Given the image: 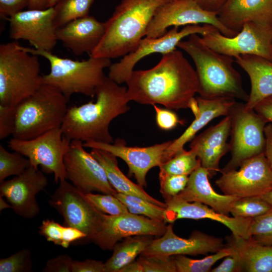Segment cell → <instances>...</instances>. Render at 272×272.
<instances>
[{"label": "cell", "instance_id": "9a60e30c", "mask_svg": "<svg viewBox=\"0 0 272 272\" xmlns=\"http://www.w3.org/2000/svg\"><path fill=\"white\" fill-rule=\"evenodd\" d=\"M83 142L72 140L64 157L67 179L84 194L94 191L114 194L117 192L111 185L105 169L90 153Z\"/></svg>", "mask_w": 272, "mask_h": 272}, {"label": "cell", "instance_id": "4fadbf2b", "mask_svg": "<svg viewBox=\"0 0 272 272\" xmlns=\"http://www.w3.org/2000/svg\"><path fill=\"white\" fill-rule=\"evenodd\" d=\"M199 24L212 25L228 37L237 34L222 24L218 13L204 10L195 0H173L158 10L148 28L146 37H160L170 27Z\"/></svg>", "mask_w": 272, "mask_h": 272}, {"label": "cell", "instance_id": "d4e9b609", "mask_svg": "<svg viewBox=\"0 0 272 272\" xmlns=\"http://www.w3.org/2000/svg\"><path fill=\"white\" fill-rule=\"evenodd\" d=\"M209 176V171L200 165L189 175L185 188L175 197L188 202L203 203L228 215L233 203L239 197L216 192L210 184Z\"/></svg>", "mask_w": 272, "mask_h": 272}, {"label": "cell", "instance_id": "7a4b0ae2", "mask_svg": "<svg viewBox=\"0 0 272 272\" xmlns=\"http://www.w3.org/2000/svg\"><path fill=\"white\" fill-rule=\"evenodd\" d=\"M96 101L69 107L60 127L70 140L112 143L109 132L111 122L129 109L127 88L108 76L96 90Z\"/></svg>", "mask_w": 272, "mask_h": 272}, {"label": "cell", "instance_id": "ac0fdd59", "mask_svg": "<svg viewBox=\"0 0 272 272\" xmlns=\"http://www.w3.org/2000/svg\"><path fill=\"white\" fill-rule=\"evenodd\" d=\"M54 16L53 7L20 12L7 19L9 37L27 40L35 49L51 51L58 41Z\"/></svg>", "mask_w": 272, "mask_h": 272}, {"label": "cell", "instance_id": "5b68a950", "mask_svg": "<svg viewBox=\"0 0 272 272\" xmlns=\"http://www.w3.org/2000/svg\"><path fill=\"white\" fill-rule=\"evenodd\" d=\"M27 51L46 59L50 72L42 76V84L58 89L69 100L75 94L93 97L98 87L104 81V70L112 64L111 59L89 56L87 60H74L60 57L51 51L23 46Z\"/></svg>", "mask_w": 272, "mask_h": 272}, {"label": "cell", "instance_id": "9f6ffc18", "mask_svg": "<svg viewBox=\"0 0 272 272\" xmlns=\"http://www.w3.org/2000/svg\"><path fill=\"white\" fill-rule=\"evenodd\" d=\"M255 240L263 245H272V236H252Z\"/></svg>", "mask_w": 272, "mask_h": 272}, {"label": "cell", "instance_id": "7402d4cb", "mask_svg": "<svg viewBox=\"0 0 272 272\" xmlns=\"http://www.w3.org/2000/svg\"><path fill=\"white\" fill-rule=\"evenodd\" d=\"M230 129V118L227 115L217 124L194 137L190 144V149L196 154L201 166L209 171L210 176L220 172V160L230 150L227 142Z\"/></svg>", "mask_w": 272, "mask_h": 272}, {"label": "cell", "instance_id": "d6a6232c", "mask_svg": "<svg viewBox=\"0 0 272 272\" xmlns=\"http://www.w3.org/2000/svg\"><path fill=\"white\" fill-rule=\"evenodd\" d=\"M232 253L231 248L226 245L219 251L200 259H191L184 255L173 256L177 272H209L216 262Z\"/></svg>", "mask_w": 272, "mask_h": 272}, {"label": "cell", "instance_id": "74e56055", "mask_svg": "<svg viewBox=\"0 0 272 272\" xmlns=\"http://www.w3.org/2000/svg\"><path fill=\"white\" fill-rule=\"evenodd\" d=\"M86 198L99 212L111 216H116L126 213V207L113 194H85Z\"/></svg>", "mask_w": 272, "mask_h": 272}, {"label": "cell", "instance_id": "d6986e66", "mask_svg": "<svg viewBox=\"0 0 272 272\" xmlns=\"http://www.w3.org/2000/svg\"><path fill=\"white\" fill-rule=\"evenodd\" d=\"M48 184L43 172L30 165L21 174L1 182L0 195L6 198L15 214L33 219L40 211L36 195Z\"/></svg>", "mask_w": 272, "mask_h": 272}, {"label": "cell", "instance_id": "f35d334b", "mask_svg": "<svg viewBox=\"0 0 272 272\" xmlns=\"http://www.w3.org/2000/svg\"><path fill=\"white\" fill-rule=\"evenodd\" d=\"M32 267L31 253L28 249H21L0 259V272L30 271Z\"/></svg>", "mask_w": 272, "mask_h": 272}, {"label": "cell", "instance_id": "cb8c5ba5", "mask_svg": "<svg viewBox=\"0 0 272 272\" xmlns=\"http://www.w3.org/2000/svg\"><path fill=\"white\" fill-rule=\"evenodd\" d=\"M218 17L225 27L236 34L249 22L272 27V0H227Z\"/></svg>", "mask_w": 272, "mask_h": 272}, {"label": "cell", "instance_id": "4dcf8cb0", "mask_svg": "<svg viewBox=\"0 0 272 272\" xmlns=\"http://www.w3.org/2000/svg\"><path fill=\"white\" fill-rule=\"evenodd\" d=\"M39 233L48 242L67 248L75 241L87 238L85 233L70 226H63L52 220L46 219L42 221L39 227Z\"/></svg>", "mask_w": 272, "mask_h": 272}, {"label": "cell", "instance_id": "11a10c76", "mask_svg": "<svg viewBox=\"0 0 272 272\" xmlns=\"http://www.w3.org/2000/svg\"><path fill=\"white\" fill-rule=\"evenodd\" d=\"M188 108L190 109L194 117H197L200 114V108L196 98L193 97L189 103Z\"/></svg>", "mask_w": 272, "mask_h": 272}, {"label": "cell", "instance_id": "836d02e7", "mask_svg": "<svg viewBox=\"0 0 272 272\" xmlns=\"http://www.w3.org/2000/svg\"><path fill=\"white\" fill-rule=\"evenodd\" d=\"M130 213L164 221L165 208L139 196L116 192L113 194Z\"/></svg>", "mask_w": 272, "mask_h": 272}, {"label": "cell", "instance_id": "db71d44e", "mask_svg": "<svg viewBox=\"0 0 272 272\" xmlns=\"http://www.w3.org/2000/svg\"><path fill=\"white\" fill-rule=\"evenodd\" d=\"M120 272H143V269L140 262L137 260L124 266Z\"/></svg>", "mask_w": 272, "mask_h": 272}, {"label": "cell", "instance_id": "44dd1931", "mask_svg": "<svg viewBox=\"0 0 272 272\" xmlns=\"http://www.w3.org/2000/svg\"><path fill=\"white\" fill-rule=\"evenodd\" d=\"M166 208L164 221L173 223L181 219L198 220L208 219L226 226L233 236L249 238V229L253 218L230 217L218 213L209 206L198 202H188L173 197L165 200Z\"/></svg>", "mask_w": 272, "mask_h": 272}, {"label": "cell", "instance_id": "e0dca14e", "mask_svg": "<svg viewBox=\"0 0 272 272\" xmlns=\"http://www.w3.org/2000/svg\"><path fill=\"white\" fill-rule=\"evenodd\" d=\"M172 142L146 147H129L123 139L118 138L112 143L88 141L83 144L85 148L104 150L122 159L128 166L129 174L133 175L138 184L144 188L147 185L146 178L149 171L165 162V154Z\"/></svg>", "mask_w": 272, "mask_h": 272}, {"label": "cell", "instance_id": "b9f144b4", "mask_svg": "<svg viewBox=\"0 0 272 272\" xmlns=\"http://www.w3.org/2000/svg\"><path fill=\"white\" fill-rule=\"evenodd\" d=\"M16 126V106L0 104V140L13 134Z\"/></svg>", "mask_w": 272, "mask_h": 272}, {"label": "cell", "instance_id": "7bdbcfd3", "mask_svg": "<svg viewBox=\"0 0 272 272\" xmlns=\"http://www.w3.org/2000/svg\"><path fill=\"white\" fill-rule=\"evenodd\" d=\"M249 234L250 237L272 236V211L252 219Z\"/></svg>", "mask_w": 272, "mask_h": 272}, {"label": "cell", "instance_id": "1f68e13d", "mask_svg": "<svg viewBox=\"0 0 272 272\" xmlns=\"http://www.w3.org/2000/svg\"><path fill=\"white\" fill-rule=\"evenodd\" d=\"M95 0H57L53 6L56 29L77 19L89 15Z\"/></svg>", "mask_w": 272, "mask_h": 272}, {"label": "cell", "instance_id": "680465c9", "mask_svg": "<svg viewBox=\"0 0 272 272\" xmlns=\"http://www.w3.org/2000/svg\"><path fill=\"white\" fill-rule=\"evenodd\" d=\"M261 197L272 206V191L264 194Z\"/></svg>", "mask_w": 272, "mask_h": 272}, {"label": "cell", "instance_id": "484cf974", "mask_svg": "<svg viewBox=\"0 0 272 272\" xmlns=\"http://www.w3.org/2000/svg\"><path fill=\"white\" fill-rule=\"evenodd\" d=\"M196 99L200 114L178 138L172 140L165 154V162L184 150V145L192 140L196 133L211 120L221 116L228 115L236 102L235 98L231 97L205 99L198 96Z\"/></svg>", "mask_w": 272, "mask_h": 272}, {"label": "cell", "instance_id": "52a82bcc", "mask_svg": "<svg viewBox=\"0 0 272 272\" xmlns=\"http://www.w3.org/2000/svg\"><path fill=\"white\" fill-rule=\"evenodd\" d=\"M38 56L16 41L0 45V104L16 106L42 84Z\"/></svg>", "mask_w": 272, "mask_h": 272}, {"label": "cell", "instance_id": "5bb4252c", "mask_svg": "<svg viewBox=\"0 0 272 272\" xmlns=\"http://www.w3.org/2000/svg\"><path fill=\"white\" fill-rule=\"evenodd\" d=\"M164 221L129 212L111 216L102 214L91 241L102 250H112L123 238L140 235L162 236L166 231Z\"/></svg>", "mask_w": 272, "mask_h": 272}, {"label": "cell", "instance_id": "f1b7e54d", "mask_svg": "<svg viewBox=\"0 0 272 272\" xmlns=\"http://www.w3.org/2000/svg\"><path fill=\"white\" fill-rule=\"evenodd\" d=\"M91 155L102 165L112 186L117 192L143 198L158 206L166 208V204L149 195L143 187L132 182L118 166L116 157L111 153L99 149H92Z\"/></svg>", "mask_w": 272, "mask_h": 272}, {"label": "cell", "instance_id": "8fae6325", "mask_svg": "<svg viewBox=\"0 0 272 272\" xmlns=\"http://www.w3.org/2000/svg\"><path fill=\"white\" fill-rule=\"evenodd\" d=\"M201 38L213 50L234 58L241 55H253L272 62L271 26L249 22L233 37L226 36L215 28Z\"/></svg>", "mask_w": 272, "mask_h": 272}, {"label": "cell", "instance_id": "9c48e42d", "mask_svg": "<svg viewBox=\"0 0 272 272\" xmlns=\"http://www.w3.org/2000/svg\"><path fill=\"white\" fill-rule=\"evenodd\" d=\"M71 142L58 127L30 140L13 138L8 146L27 157L31 166L36 169L40 166L43 172L53 174L55 182L59 183L67 180L64 157Z\"/></svg>", "mask_w": 272, "mask_h": 272}, {"label": "cell", "instance_id": "ee69618b", "mask_svg": "<svg viewBox=\"0 0 272 272\" xmlns=\"http://www.w3.org/2000/svg\"><path fill=\"white\" fill-rule=\"evenodd\" d=\"M153 106L156 113V123L160 129L169 130L181 123L177 115L171 109L162 108L156 104Z\"/></svg>", "mask_w": 272, "mask_h": 272}, {"label": "cell", "instance_id": "8d00e7d4", "mask_svg": "<svg viewBox=\"0 0 272 272\" xmlns=\"http://www.w3.org/2000/svg\"><path fill=\"white\" fill-rule=\"evenodd\" d=\"M200 165L196 154L191 150L177 153L159 168L166 173L189 176Z\"/></svg>", "mask_w": 272, "mask_h": 272}, {"label": "cell", "instance_id": "681fc988", "mask_svg": "<svg viewBox=\"0 0 272 272\" xmlns=\"http://www.w3.org/2000/svg\"><path fill=\"white\" fill-rule=\"evenodd\" d=\"M253 109L266 123H272V95L260 101Z\"/></svg>", "mask_w": 272, "mask_h": 272}, {"label": "cell", "instance_id": "6f0895ef", "mask_svg": "<svg viewBox=\"0 0 272 272\" xmlns=\"http://www.w3.org/2000/svg\"><path fill=\"white\" fill-rule=\"evenodd\" d=\"M8 208H12L11 205L8 202L6 201L3 197L1 196L0 197V211H2L4 209Z\"/></svg>", "mask_w": 272, "mask_h": 272}, {"label": "cell", "instance_id": "603a6c76", "mask_svg": "<svg viewBox=\"0 0 272 272\" xmlns=\"http://www.w3.org/2000/svg\"><path fill=\"white\" fill-rule=\"evenodd\" d=\"M105 30V22L88 15L73 20L56 29L58 41L75 55H90L101 41Z\"/></svg>", "mask_w": 272, "mask_h": 272}, {"label": "cell", "instance_id": "6da1fadb", "mask_svg": "<svg viewBox=\"0 0 272 272\" xmlns=\"http://www.w3.org/2000/svg\"><path fill=\"white\" fill-rule=\"evenodd\" d=\"M129 101L160 104L169 109L188 108L199 91L194 68L178 50L162 55L153 67L132 72L125 83Z\"/></svg>", "mask_w": 272, "mask_h": 272}, {"label": "cell", "instance_id": "277c9868", "mask_svg": "<svg viewBox=\"0 0 272 272\" xmlns=\"http://www.w3.org/2000/svg\"><path fill=\"white\" fill-rule=\"evenodd\" d=\"M177 47L191 58L199 82V96L205 99L231 97L248 101L249 95L244 89L242 77L234 68V58L219 53L194 34L182 40Z\"/></svg>", "mask_w": 272, "mask_h": 272}, {"label": "cell", "instance_id": "60d3db41", "mask_svg": "<svg viewBox=\"0 0 272 272\" xmlns=\"http://www.w3.org/2000/svg\"><path fill=\"white\" fill-rule=\"evenodd\" d=\"M143 272H177L173 256L140 254Z\"/></svg>", "mask_w": 272, "mask_h": 272}, {"label": "cell", "instance_id": "2e32d148", "mask_svg": "<svg viewBox=\"0 0 272 272\" xmlns=\"http://www.w3.org/2000/svg\"><path fill=\"white\" fill-rule=\"evenodd\" d=\"M50 205L63 218L65 226L77 228L91 240L100 223L102 213L98 211L66 179L60 181L49 200Z\"/></svg>", "mask_w": 272, "mask_h": 272}, {"label": "cell", "instance_id": "bcb514c9", "mask_svg": "<svg viewBox=\"0 0 272 272\" xmlns=\"http://www.w3.org/2000/svg\"><path fill=\"white\" fill-rule=\"evenodd\" d=\"M30 0H0V17L7 19L28 7Z\"/></svg>", "mask_w": 272, "mask_h": 272}, {"label": "cell", "instance_id": "c3c4849f", "mask_svg": "<svg viewBox=\"0 0 272 272\" xmlns=\"http://www.w3.org/2000/svg\"><path fill=\"white\" fill-rule=\"evenodd\" d=\"M104 263L94 259L74 260L72 272H104Z\"/></svg>", "mask_w": 272, "mask_h": 272}, {"label": "cell", "instance_id": "f907efd6", "mask_svg": "<svg viewBox=\"0 0 272 272\" xmlns=\"http://www.w3.org/2000/svg\"><path fill=\"white\" fill-rule=\"evenodd\" d=\"M265 146L264 155L272 168V123H267L264 128Z\"/></svg>", "mask_w": 272, "mask_h": 272}, {"label": "cell", "instance_id": "f6af8a7d", "mask_svg": "<svg viewBox=\"0 0 272 272\" xmlns=\"http://www.w3.org/2000/svg\"><path fill=\"white\" fill-rule=\"evenodd\" d=\"M74 260L66 254L59 255L49 259L42 271L44 272H72Z\"/></svg>", "mask_w": 272, "mask_h": 272}, {"label": "cell", "instance_id": "30bf717a", "mask_svg": "<svg viewBox=\"0 0 272 272\" xmlns=\"http://www.w3.org/2000/svg\"><path fill=\"white\" fill-rule=\"evenodd\" d=\"M215 28L209 24L189 25L184 26L180 31L178 27H173L157 38L146 37L141 40L132 51L110 65L108 77L119 85L125 83L135 65L145 57L154 53L163 55L171 52L177 49L179 43L185 37L194 34L202 36Z\"/></svg>", "mask_w": 272, "mask_h": 272}, {"label": "cell", "instance_id": "e575fe53", "mask_svg": "<svg viewBox=\"0 0 272 272\" xmlns=\"http://www.w3.org/2000/svg\"><path fill=\"white\" fill-rule=\"evenodd\" d=\"M29 160L17 151L10 152L0 145V183L23 173L30 166Z\"/></svg>", "mask_w": 272, "mask_h": 272}, {"label": "cell", "instance_id": "d590c367", "mask_svg": "<svg viewBox=\"0 0 272 272\" xmlns=\"http://www.w3.org/2000/svg\"><path fill=\"white\" fill-rule=\"evenodd\" d=\"M272 211V206L261 196L239 198L232 205L233 217L254 218Z\"/></svg>", "mask_w": 272, "mask_h": 272}, {"label": "cell", "instance_id": "816d5d0a", "mask_svg": "<svg viewBox=\"0 0 272 272\" xmlns=\"http://www.w3.org/2000/svg\"><path fill=\"white\" fill-rule=\"evenodd\" d=\"M204 10L218 13L227 0H195Z\"/></svg>", "mask_w": 272, "mask_h": 272}, {"label": "cell", "instance_id": "f5cc1de1", "mask_svg": "<svg viewBox=\"0 0 272 272\" xmlns=\"http://www.w3.org/2000/svg\"><path fill=\"white\" fill-rule=\"evenodd\" d=\"M57 0H30L28 9L44 10L52 7Z\"/></svg>", "mask_w": 272, "mask_h": 272}, {"label": "cell", "instance_id": "f546056e", "mask_svg": "<svg viewBox=\"0 0 272 272\" xmlns=\"http://www.w3.org/2000/svg\"><path fill=\"white\" fill-rule=\"evenodd\" d=\"M152 236H133L116 243L112 249V255L104 263V272H120L145 251L153 241Z\"/></svg>", "mask_w": 272, "mask_h": 272}, {"label": "cell", "instance_id": "ffe728a7", "mask_svg": "<svg viewBox=\"0 0 272 272\" xmlns=\"http://www.w3.org/2000/svg\"><path fill=\"white\" fill-rule=\"evenodd\" d=\"M226 244L220 237L194 231L188 238L176 235L172 223L167 226L164 234L153 239L142 253L144 255H199L214 253L225 247Z\"/></svg>", "mask_w": 272, "mask_h": 272}, {"label": "cell", "instance_id": "7c38bea8", "mask_svg": "<svg viewBox=\"0 0 272 272\" xmlns=\"http://www.w3.org/2000/svg\"><path fill=\"white\" fill-rule=\"evenodd\" d=\"M216 184L225 194L261 196L272 191V168L263 152L243 161L237 170L222 173Z\"/></svg>", "mask_w": 272, "mask_h": 272}, {"label": "cell", "instance_id": "ba28073f", "mask_svg": "<svg viewBox=\"0 0 272 272\" xmlns=\"http://www.w3.org/2000/svg\"><path fill=\"white\" fill-rule=\"evenodd\" d=\"M230 118L231 158L221 173L238 168L244 160L263 153L264 128L267 124L253 109L245 103L235 102L228 115Z\"/></svg>", "mask_w": 272, "mask_h": 272}, {"label": "cell", "instance_id": "3957f363", "mask_svg": "<svg viewBox=\"0 0 272 272\" xmlns=\"http://www.w3.org/2000/svg\"><path fill=\"white\" fill-rule=\"evenodd\" d=\"M173 0H121L105 21L104 35L89 56L113 59L132 51L158 10Z\"/></svg>", "mask_w": 272, "mask_h": 272}, {"label": "cell", "instance_id": "ab89813d", "mask_svg": "<svg viewBox=\"0 0 272 272\" xmlns=\"http://www.w3.org/2000/svg\"><path fill=\"white\" fill-rule=\"evenodd\" d=\"M189 176L170 174L160 170V191L165 200L175 197L186 187Z\"/></svg>", "mask_w": 272, "mask_h": 272}, {"label": "cell", "instance_id": "83f0119b", "mask_svg": "<svg viewBox=\"0 0 272 272\" xmlns=\"http://www.w3.org/2000/svg\"><path fill=\"white\" fill-rule=\"evenodd\" d=\"M226 245L239 256L243 271L272 272V245L261 244L252 237L245 238L232 234L227 238Z\"/></svg>", "mask_w": 272, "mask_h": 272}, {"label": "cell", "instance_id": "7dc6e473", "mask_svg": "<svg viewBox=\"0 0 272 272\" xmlns=\"http://www.w3.org/2000/svg\"><path fill=\"white\" fill-rule=\"evenodd\" d=\"M224 258L223 261L219 265L211 269V272L243 271L241 261L237 254L232 252L231 255Z\"/></svg>", "mask_w": 272, "mask_h": 272}, {"label": "cell", "instance_id": "4316f807", "mask_svg": "<svg viewBox=\"0 0 272 272\" xmlns=\"http://www.w3.org/2000/svg\"><path fill=\"white\" fill-rule=\"evenodd\" d=\"M234 60L249 78L251 90L245 105L253 109L260 101L272 95V62L253 55H239Z\"/></svg>", "mask_w": 272, "mask_h": 272}, {"label": "cell", "instance_id": "8992f818", "mask_svg": "<svg viewBox=\"0 0 272 272\" xmlns=\"http://www.w3.org/2000/svg\"><path fill=\"white\" fill-rule=\"evenodd\" d=\"M68 100L56 88L42 84L16 106L13 138L30 140L60 127L69 108Z\"/></svg>", "mask_w": 272, "mask_h": 272}]
</instances>
